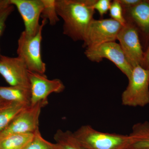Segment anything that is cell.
I'll list each match as a JSON object with an SVG mask.
<instances>
[{
	"instance_id": "6da1fadb",
	"label": "cell",
	"mask_w": 149,
	"mask_h": 149,
	"mask_svg": "<svg viewBox=\"0 0 149 149\" xmlns=\"http://www.w3.org/2000/svg\"><path fill=\"white\" fill-rule=\"evenodd\" d=\"M96 0H56L58 16L63 21V34L74 42L83 41L93 19Z\"/></svg>"
},
{
	"instance_id": "7a4b0ae2",
	"label": "cell",
	"mask_w": 149,
	"mask_h": 149,
	"mask_svg": "<svg viewBox=\"0 0 149 149\" xmlns=\"http://www.w3.org/2000/svg\"><path fill=\"white\" fill-rule=\"evenodd\" d=\"M73 133L87 149H128L132 146L129 135L102 132L89 125H82Z\"/></svg>"
},
{
	"instance_id": "3957f363",
	"label": "cell",
	"mask_w": 149,
	"mask_h": 149,
	"mask_svg": "<svg viewBox=\"0 0 149 149\" xmlns=\"http://www.w3.org/2000/svg\"><path fill=\"white\" fill-rule=\"evenodd\" d=\"M47 20L43 19L39 32L34 36L27 35L24 31L22 32L17 41V53L30 72L45 74L46 65L42 60L41 46L43 27Z\"/></svg>"
},
{
	"instance_id": "277c9868",
	"label": "cell",
	"mask_w": 149,
	"mask_h": 149,
	"mask_svg": "<svg viewBox=\"0 0 149 149\" xmlns=\"http://www.w3.org/2000/svg\"><path fill=\"white\" fill-rule=\"evenodd\" d=\"M128 84L121 95L123 105L144 107L149 104V70L140 65L133 68Z\"/></svg>"
},
{
	"instance_id": "5b68a950",
	"label": "cell",
	"mask_w": 149,
	"mask_h": 149,
	"mask_svg": "<svg viewBox=\"0 0 149 149\" xmlns=\"http://www.w3.org/2000/svg\"><path fill=\"white\" fill-rule=\"evenodd\" d=\"M123 25L111 18L93 19L88 27L83 47L91 49L109 42H116Z\"/></svg>"
},
{
	"instance_id": "8992f818",
	"label": "cell",
	"mask_w": 149,
	"mask_h": 149,
	"mask_svg": "<svg viewBox=\"0 0 149 149\" xmlns=\"http://www.w3.org/2000/svg\"><path fill=\"white\" fill-rule=\"evenodd\" d=\"M85 54L91 61L100 63L104 58L109 60L129 79L133 68L128 62L119 44L109 42L91 49H85Z\"/></svg>"
},
{
	"instance_id": "52a82bcc",
	"label": "cell",
	"mask_w": 149,
	"mask_h": 149,
	"mask_svg": "<svg viewBox=\"0 0 149 149\" xmlns=\"http://www.w3.org/2000/svg\"><path fill=\"white\" fill-rule=\"evenodd\" d=\"M47 104V100H45L22 110L0 133V139L12 134L35 133L39 129L41 110Z\"/></svg>"
},
{
	"instance_id": "ba28073f",
	"label": "cell",
	"mask_w": 149,
	"mask_h": 149,
	"mask_svg": "<svg viewBox=\"0 0 149 149\" xmlns=\"http://www.w3.org/2000/svg\"><path fill=\"white\" fill-rule=\"evenodd\" d=\"M121 49L127 60L134 68L137 65L143 67L144 52L139 32L135 27L129 23L123 25L118 35Z\"/></svg>"
},
{
	"instance_id": "9c48e42d",
	"label": "cell",
	"mask_w": 149,
	"mask_h": 149,
	"mask_svg": "<svg viewBox=\"0 0 149 149\" xmlns=\"http://www.w3.org/2000/svg\"><path fill=\"white\" fill-rule=\"evenodd\" d=\"M29 70L24 62L18 58L1 55L0 58V74L11 86L30 89Z\"/></svg>"
},
{
	"instance_id": "30bf717a",
	"label": "cell",
	"mask_w": 149,
	"mask_h": 149,
	"mask_svg": "<svg viewBox=\"0 0 149 149\" xmlns=\"http://www.w3.org/2000/svg\"><path fill=\"white\" fill-rule=\"evenodd\" d=\"M28 76L30 85L31 106L47 100L48 96L52 93H61L65 88L59 79L49 80L45 74L29 71Z\"/></svg>"
},
{
	"instance_id": "8fae6325",
	"label": "cell",
	"mask_w": 149,
	"mask_h": 149,
	"mask_svg": "<svg viewBox=\"0 0 149 149\" xmlns=\"http://www.w3.org/2000/svg\"><path fill=\"white\" fill-rule=\"evenodd\" d=\"M10 2L16 7L23 19L24 32L29 36L36 35L41 27L39 21L44 7L42 0H10Z\"/></svg>"
},
{
	"instance_id": "7c38bea8",
	"label": "cell",
	"mask_w": 149,
	"mask_h": 149,
	"mask_svg": "<svg viewBox=\"0 0 149 149\" xmlns=\"http://www.w3.org/2000/svg\"><path fill=\"white\" fill-rule=\"evenodd\" d=\"M123 11L126 23L135 27L139 32L141 42L143 41L147 47L149 42V0H141L135 6L123 9Z\"/></svg>"
},
{
	"instance_id": "4fadbf2b",
	"label": "cell",
	"mask_w": 149,
	"mask_h": 149,
	"mask_svg": "<svg viewBox=\"0 0 149 149\" xmlns=\"http://www.w3.org/2000/svg\"><path fill=\"white\" fill-rule=\"evenodd\" d=\"M0 98L5 102H15L30 105L31 92L30 89L16 87H1Z\"/></svg>"
},
{
	"instance_id": "5bb4252c",
	"label": "cell",
	"mask_w": 149,
	"mask_h": 149,
	"mask_svg": "<svg viewBox=\"0 0 149 149\" xmlns=\"http://www.w3.org/2000/svg\"><path fill=\"white\" fill-rule=\"evenodd\" d=\"M29 105L15 102H5L0 107V133L20 111Z\"/></svg>"
},
{
	"instance_id": "9a60e30c",
	"label": "cell",
	"mask_w": 149,
	"mask_h": 149,
	"mask_svg": "<svg viewBox=\"0 0 149 149\" xmlns=\"http://www.w3.org/2000/svg\"><path fill=\"white\" fill-rule=\"evenodd\" d=\"M133 148H149V122L138 123L133 125L129 134Z\"/></svg>"
},
{
	"instance_id": "2e32d148",
	"label": "cell",
	"mask_w": 149,
	"mask_h": 149,
	"mask_svg": "<svg viewBox=\"0 0 149 149\" xmlns=\"http://www.w3.org/2000/svg\"><path fill=\"white\" fill-rule=\"evenodd\" d=\"M34 136V133L9 135L0 139L1 149H24Z\"/></svg>"
},
{
	"instance_id": "e0dca14e",
	"label": "cell",
	"mask_w": 149,
	"mask_h": 149,
	"mask_svg": "<svg viewBox=\"0 0 149 149\" xmlns=\"http://www.w3.org/2000/svg\"><path fill=\"white\" fill-rule=\"evenodd\" d=\"M54 139L57 149H87L74 137L73 132L69 130H57Z\"/></svg>"
},
{
	"instance_id": "ac0fdd59",
	"label": "cell",
	"mask_w": 149,
	"mask_h": 149,
	"mask_svg": "<svg viewBox=\"0 0 149 149\" xmlns=\"http://www.w3.org/2000/svg\"><path fill=\"white\" fill-rule=\"evenodd\" d=\"M43 9L41 17L43 19L49 20L52 26L56 25L59 18L56 7V0H42Z\"/></svg>"
},
{
	"instance_id": "d6986e66",
	"label": "cell",
	"mask_w": 149,
	"mask_h": 149,
	"mask_svg": "<svg viewBox=\"0 0 149 149\" xmlns=\"http://www.w3.org/2000/svg\"><path fill=\"white\" fill-rule=\"evenodd\" d=\"M24 149H57L56 144L46 141L41 135L40 130H36L32 141Z\"/></svg>"
},
{
	"instance_id": "ffe728a7",
	"label": "cell",
	"mask_w": 149,
	"mask_h": 149,
	"mask_svg": "<svg viewBox=\"0 0 149 149\" xmlns=\"http://www.w3.org/2000/svg\"><path fill=\"white\" fill-rule=\"evenodd\" d=\"M109 12L111 18L119 22L123 25L126 24L123 15V9L118 0H114L111 2Z\"/></svg>"
},
{
	"instance_id": "44dd1931",
	"label": "cell",
	"mask_w": 149,
	"mask_h": 149,
	"mask_svg": "<svg viewBox=\"0 0 149 149\" xmlns=\"http://www.w3.org/2000/svg\"><path fill=\"white\" fill-rule=\"evenodd\" d=\"M111 2V0H96L93 8L98 12L100 16L103 17L109 11Z\"/></svg>"
},
{
	"instance_id": "7402d4cb",
	"label": "cell",
	"mask_w": 149,
	"mask_h": 149,
	"mask_svg": "<svg viewBox=\"0 0 149 149\" xmlns=\"http://www.w3.org/2000/svg\"><path fill=\"white\" fill-rule=\"evenodd\" d=\"M13 9L14 6L11 4L0 12V37L4 30L7 19L11 13L13 11ZM1 55V54L0 53V58Z\"/></svg>"
},
{
	"instance_id": "603a6c76",
	"label": "cell",
	"mask_w": 149,
	"mask_h": 149,
	"mask_svg": "<svg viewBox=\"0 0 149 149\" xmlns=\"http://www.w3.org/2000/svg\"><path fill=\"white\" fill-rule=\"evenodd\" d=\"M141 0H118L123 9H128L135 6Z\"/></svg>"
},
{
	"instance_id": "cb8c5ba5",
	"label": "cell",
	"mask_w": 149,
	"mask_h": 149,
	"mask_svg": "<svg viewBox=\"0 0 149 149\" xmlns=\"http://www.w3.org/2000/svg\"><path fill=\"white\" fill-rule=\"evenodd\" d=\"M143 67L149 70V42L146 49L144 52V62Z\"/></svg>"
},
{
	"instance_id": "d4e9b609",
	"label": "cell",
	"mask_w": 149,
	"mask_h": 149,
	"mask_svg": "<svg viewBox=\"0 0 149 149\" xmlns=\"http://www.w3.org/2000/svg\"><path fill=\"white\" fill-rule=\"evenodd\" d=\"M10 5V0H0V12Z\"/></svg>"
},
{
	"instance_id": "484cf974",
	"label": "cell",
	"mask_w": 149,
	"mask_h": 149,
	"mask_svg": "<svg viewBox=\"0 0 149 149\" xmlns=\"http://www.w3.org/2000/svg\"><path fill=\"white\" fill-rule=\"evenodd\" d=\"M3 100H2L0 98V107L2 105H3V104H4V103L5 102Z\"/></svg>"
},
{
	"instance_id": "4316f807",
	"label": "cell",
	"mask_w": 149,
	"mask_h": 149,
	"mask_svg": "<svg viewBox=\"0 0 149 149\" xmlns=\"http://www.w3.org/2000/svg\"><path fill=\"white\" fill-rule=\"evenodd\" d=\"M132 149H149V148H132Z\"/></svg>"
},
{
	"instance_id": "83f0119b",
	"label": "cell",
	"mask_w": 149,
	"mask_h": 149,
	"mask_svg": "<svg viewBox=\"0 0 149 149\" xmlns=\"http://www.w3.org/2000/svg\"><path fill=\"white\" fill-rule=\"evenodd\" d=\"M128 149H132V147H131V148H130Z\"/></svg>"
},
{
	"instance_id": "f1b7e54d",
	"label": "cell",
	"mask_w": 149,
	"mask_h": 149,
	"mask_svg": "<svg viewBox=\"0 0 149 149\" xmlns=\"http://www.w3.org/2000/svg\"><path fill=\"white\" fill-rule=\"evenodd\" d=\"M0 149H1V144H0Z\"/></svg>"
},
{
	"instance_id": "f546056e",
	"label": "cell",
	"mask_w": 149,
	"mask_h": 149,
	"mask_svg": "<svg viewBox=\"0 0 149 149\" xmlns=\"http://www.w3.org/2000/svg\"></svg>"
}]
</instances>
